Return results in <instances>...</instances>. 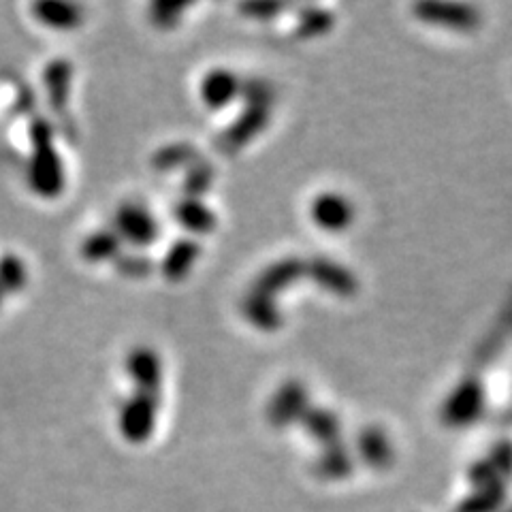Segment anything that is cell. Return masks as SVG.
<instances>
[{
    "mask_svg": "<svg viewBox=\"0 0 512 512\" xmlns=\"http://www.w3.org/2000/svg\"><path fill=\"white\" fill-rule=\"evenodd\" d=\"M485 406L483 384L474 378H466L459 387L446 399L442 419L451 427H466L474 423Z\"/></svg>",
    "mask_w": 512,
    "mask_h": 512,
    "instance_id": "obj_1",
    "label": "cell"
},
{
    "mask_svg": "<svg viewBox=\"0 0 512 512\" xmlns=\"http://www.w3.org/2000/svg\"><path fill=\"white\" fill-rule=\"evenodd\" d=\"M414 13L423 22L457 30H470L480 22V15L474 7L457 3H421L414 7Z\"/></svg>",
    "mask_w": 512,
    "mask_h": 512,
    "instance_id": "obj_2",
    "label": "cell"
},
{
    "mask_svg": "<svg viewBox=\"0 0 512 512\" xmlns=\"http://www.w3.org/2000/svg\"><path fill=\"white\" fill-rule=\"evenodd\" d=\"M352 205L342 195H335V192H325L314 199L312 203V218L320 229L338 233L350 227L352 222Z\"/></svg>",
    "mask_w": 512,
    "mask_h": 512,
    "instance_id": "obj_3",
    "label": "cell"
},
{
    "mask_svg": "<svg viewBox=\"0 0 512 512\" xmlns=\"http://www.w3.org/2000/svg\"><path fill=\"white\" fill-rule=\"evenodd\" d=\"M306 271L314 282L325 286L327 291L340 295V297H352L357 293V280L350 271L338 263L329 259H314L306 265Z\"/></svg>",
    "mask_w": 512,
    "mask_h": 512,
    "instance_id": "obj_4",
    "label": "cell"
},
{
    "mask_svg": "<svg viewBox=\"0 0 512 512\" xmlns=\"http://www.w3.org/2000/svg\"><path fill=\"white\" fill-rule=\"evenodd\" d=\"M306 391L299 382H288L280 389L274 406H271V416L276 423H288L306 414Z\"/></svg>",
    "mask_w": 512,
    "mask_h": 512,
    "instance_id": "obj_5",
    "label": "cell"
},
{
    "mask_svg": "<svg viewBox=\"0 0 512 512\" xmlns=\"http://www.w3.org/2000/svg\"><path fill=\"white\" fill-rule=\"evenodd\" d=\"M359 451L367 466L387 468L393 459V448L380 429H365L359 438Z\"/></svg>",
    "mask_w": 512,
    "mask_h": 512,
    "instance_id": "obj_6",
    "label": "cell"
},
{
    "mask_svg": "<svg viewBox=\"0 0 512 512\" xmlns=\"http://www.w3.org/2000/svg\"><path fill=\"white\" fill-rule=\"evenodd\" d=\"M303 421H306L308 431L316 440L325 442L327 446L338 444L340 423H338V416L333 412L323 408H310L306 410V414H303Z\"/></svg>",
    "mask_w": 512,
    "mask_h": 512,
    "instance_id": "obj_7",
    "label": "cell"
},
{
    "mask_svg": "<svg viewBox=\"0 0 512 512\" xmlns=\"http://www.w3.org/2000/svg\"><path fill=\"white\" fill-rule=\"evenodd\" d=\"M303 271H306V265H303L297 259L282 261L280 265H276L274 269H269L267 274L263 276V280H261V293L269 295V293H274V291H280L282 286L295 282L303 274Z\"/></svg>",
    "mask_w": 512,
    "mask_h": 512,
    "instance_id": "obj_8",
    "label": "cell"
},
{
    "mask_svg": "<svg viewBox=\"0 0 512 512\" xmlns=\"http://www.w3.org/2000/svg\"><path fill=\"white\" fill-rule=\"evenodd\" d=\"M504 485L491 483L485 487H478L472 498H468L461 506V512H493L498 510L504 502Z\"/></svg>",
    "mask_w": 512,
    "mask_h": 512,
    "instance_id": "obj_9",
    "label": "cell"
},
{
    "mask_svg": "<svg viewBox=\"0 0 512 512\" xmlns=\"http://www.w3.org/2000/svg\"><path fill=\"white\" fill-rule=\"evenodd\" d=\"M318 470L325 478L340 480V478H346L350 474L352 459H350L346 448H342L340 444H333V446L327 448V453L323 455V459H320Z\"/></svg>",
    "mask_w": 512,
    "mask_h": 512,
    "instance_id": "obj_10",
    "label": "cell"
},
{
    "mask_svg": "<svg viewBox=\"0 0 512 512\" xmlns=\"http://www.w3.org/2000/svg\"><path fill=\"white\" fill-rule=\"evenodd\" d=\"M331 26H333V15L329 11H325V9H310L301 18L299 35H303V37L320 35V32H327Z\"/></svg>",
    "mask_w": 512,
    "mask_h": 512,
    "instance_id": "obj_11",
    "label": "cell"
},
{
    "mask_svg": "<svg viewBox=\"0 0 512 512\" xmlns=\"http://www.w3.org/2000/svg\"><path fill=\"white\" fill-rule=\"evenodd\" d=\"M250 314L254 318V323H259L261 327H267V329H274L278 327L280 318H278V312L276 308H271V303L267 301V297L263 295H256L252 301H250Z\"/></svg>",
    "mask_w": 512,
    "mask_h": 512,
    "instance_id": "obj_12",
    "label": "cell"
},
{
    "mask_svg": "<svg viewBox=\"0 0 512 512\" xmlns=\"http://www.w3.org/2000/svg\"><path fill=\"white\" fill-rule=\"evenodd\" d=\"M487 461L491 463L495 474H498L500 478L510 476L512 474V444L502 442V444L495 446L491 457Z\"/></svg>",
    "mask_w": 512,
    "mask_h": 512,
    "instance_id": "obj_13",
    "label": "cell"
},
{
    "mask_svg": "<svg viewBox=\"0 0 512 512\" xmlns=\"http://www.w3.org/2000/svg\"><path fill=\"white\" fill-rule=\"evenodd\" d=\"M508 512H512V510H508Z\"/></svg>",
    "mask_w": 512,
    "mask_h": 512,
    "instance_id": "obj_14",
    "label": "cell"
}]
</instances>
